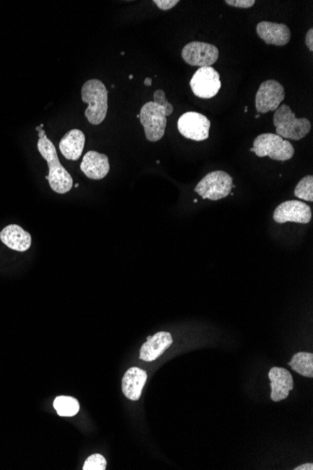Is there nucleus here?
<instances>
[{"instance_id": "nucleus-12", "label": "nucleus", "mask_w": 313, "mask_h": 470, "mask_svg": "<svg viewBox=\"0 0 313 470\" xmlns=\"http://www.w3.org/2000/svg\"><path fill=\"white\" fill-rule=\"evenodd\" d=\"M256 32L268 46H285L291 40V31L285 24L262 21L256 26Z\"/></svg>"}, {"instance_id": "nucleus-16", "label": "nucleus", "mask_w": 313, "mask_h": 470, "mask_svg": "<svg viewBox=\"0 0 313 470\" xmlns=\"http://www.w3.org/2000/svg\"><path fill=\"white\" fill-rule=\"evenodd\" d=\"M0 240L8 248L14 251L23 252L31 249V235L18 225H10L0 232Z\"/></svg>"}, {"instance_id": "nucleus-14", "label": "nucleus", "mask_w": 313, "mask_h": 470, "mask_svg": "<svg viewBox=\"0 0 313 470\" xmlns=\"http://www.w3.org/2000/svg\"><path fill=\"white\" fill-rule=\"evenodd\" d=\"M173 344V337L167 332H156L149 336L140 349V359L144 362H154Z\"/></svg>"}, {"instance_id": "nucleus-8", "label": "nucleus", "mask_w": 313, "mask_h": 470, "mask_svg": "<svg viewBox=\"0 0 313 470\" xmlns=\"http://www.w3.org/2000/svg\"><path fill=\"white\" fill-rule=\"evenodd\" d=\"M211 122L205 115L197 112H187L180 116L177 128L185 138L193 141H203L209 138Z\"/></svg>"}, {"instance_id": "nucleus-13", "label": "nucleus", "mask_w": 313, "mask_h": 470, "mask_svg": "<svg viewBox=\"0 0 313 470\" xmlns=\"http://www.w3.org/2000/svg\"><path fill=\"white\" fill-rule=\"evenodd\" d=\"M271 382V399L280 402L286 399L294 389V379L285 368L273 367L268 373Z\"/></svg>"}, {"instance_id": "nucleus-6", "label": "nucleus", "mask_w": 313, "mask_h": 470, "mask_svg": "<svg viewBox=\"0 0 313 470\" xmlns=\"http://www.w3.org/2000/svg\"><path fill=\"white\" fill-rule=\"evenodd\" d=\"M233 189V178L224 171H213L206 175L197 184L194 191L203 199L209 200H221L231 193Z\"/></svg>"}, {"instance_id": "nucleus-27", "label": "nucleus", "mask_w": 313, "mask_h": 470, "mask_svg": "<svg viewBox=\"0 0 313 470\" xmlns=\"http://www.w3.org/2000/svg\"><path fill=\"white\" fill-rule=\"evenodd\" d=\"M295 470H312L313 469V465L311 463H307L304 464V465H301L299 466H297V469H295Z\"/></svg>"}, {"instance_id": "nucleus-9", "label": "nucleus", "mask_w": 313, "mask_h": 470, "mask_svg": "<svg viewBox=\"0 0 313 470\" xmlns=\"http://www.w3.org/2000/svg\"><path fill=\"white\" fill-rule=\"evenodd\" d=\"M191 91L201 99H211L221 88L220 74L212 67L199 68L190 82Z\"/></svg>"}, {"instance_id": "nucleus-10", "label": "nucleus", "mask_w": 313, "mask_h": 470, "mask_svg": "<svg viewBox=\"0 0 313 470\" xmlns=\"http://www.w3.org/2000/svg\"><path fill=\"white\" fill-rule=\"evenodd\" d=\"M182 58L191 66L211 67L218 58V49L213 44L191 41L183 48Z\"/></svg>"}, {"instance_id": "nucleus-32", "label": "nucleus", "mask_w": 313, "mask_h": 470, "mask_svg": "<svg viewBox=\"0 0 313 470\" xmlns=\"http://www.w3.org/2000/svg\"><path fill=\"white\" fill-rule=\"evenodd\" d=\"M255 118H260V115H257Z\"/></svg>"}, {"instance_id": "nucleus-20", "label": "nucleus", "mask_w": 313, "mask_h": 470, "mask_svg": "<svg viewBox=\"0 0 313 470\" xmlns=\"http://www.w3.org/2000/svg\"><path fill=\"white\" fill-rule=\"evenodd\" d=\"M54 409L61 417H73L80 410L79 402L70 397H58L54 401Z\"/></svg>"}, {"instance_id": "nucleus-5", "label": "nucleus", "mask_w": 313, "mask_h": 470, "mask_svg": "<svg viewBox=\"0 0 313 470\" xmlns=\"http://www.w3.org/2000/svg\"><path fill=\"white\" fill-rule=\"evenodd\" d=\"M168 116L167 110L154 102L147 103L142 107L139 118L149 141L156 142L164 138Z\"/></svg>"}, {"instance_id": "nucleus-1", "label": "nucleus", "mask_w": 313, "mask_h": 470, "mask_svg": "<svg viewBox=\"0 0 313 470\" xmlns=\"http://www.w3.org/2000/svg\"><path fill=\"white\" fill-rule=\"evenodd\" d=\"M38 150L46 160L49 168V174L46 178L49 181L53 191L64 195L69 193L73 186V180L69 172L59 162L57 150L52 141L44 135L37 143Z\"/></svg>"}, {"instance_id": "nucleus-23", "label": "nucleus", "mask_w": 313, "mask_h": 470, "mask_svg": "<svg viewBox=\"0 0 313 470\" xmlns=\"http://www.w3.org/2000/svg\"><path fill=\"white\" fill-rule=\"evenodd\" d=\"M153 102L158 103V105L164 107L167 110L168 114L169 116L173 114L174 106L168 102L166 96H165V92L162 89H158L154 92V101Z\"/></svg>"}, {"instance_id": "nucleus-19", "label": "nucleus", "mask_w": 313, "mask_h": 470, "mask_svg": "<svg viewBox=\"0 0 313 470\" xmlns=\"http://www.w3.org/2000/svg\"><path fill=\"white\" fill-rule=\"evenodd\" d=\"M289 365L301 376L313 377V355L312 353L299 352L295 354Z\"/></svg>"}, {"instance_id": "nucleus-18", "label": "nucleus", "mask_w": 313, "mask_h": 470, "mask_svg": "<svg viewBox=\"0 0 313 470\" xmlns=\"http://www.w3.org/2000/svg\"><path fill=\"white\" fill-rule=\"evenodd\" d=\"M85 143V136L82 131L70 130L59 142V150L67 160H78L82 156Z\"/></svg>"}, {"instance_id": "nucleus-7", "label": "nucleus", "mask_w": 313, "mask_h": 470, "mask_svg": "<svg viewBox=\"0 0 313 470\" xmlns=\"http://www.w3.org/2000/svg\"><path fill=\"white\" fill-rule=\"evenodd\" d=\"M285 99V89L276 80L262 82L255 96V108L260 114L276 111Z\"/></svg>"}, {"instance_id": "nucleus-2", "label": "nucleus", "mask_w": 313, "mask_h": 470, "mask_svg": "<svg viewBox=\"0 0 313 470\" xmlns=\"http://www.w3.org/2000/svg\"><path fill=\"white\" fill-rule=\"evenodd\" d=\"M83 102L87 103L85 116L92 125H100L108 111V91L99 79H90L82 87Z\"/></svg>"}, {"instance_id": "nucleus-31", "label": "nucleus", "mask_w": 313, "mask_h": 470, "mask_svg": "<svg viewBox=\"0 0 313 470\" xmlns=\"http://www.w3.org/2000/svg\"><path fill=\"white\" fill-rule=\"evenodd\" d=\"M132 78H134V76H132L131 74V76H129V79H132Z\"/></svg>"}, {"instance_id": "nucleus-17", "label": "nucleus", "mask_w": 313, "mask_h": 470, "mask_svg": "<svg viewBox=\"0 0 313 470\" xmlns=\"http://www.w3.org/2000/svg\"><path fill=\"white\" fill-rule=\"evenodd\" d=\"M147 374L146 371L138 367L129 368L124 374L122 379V392L128 399L138 401L142 391L146 385Z\"/></svg>"}, {"instance_id": "nucleus-21", "label": "nucleus", "mask_w": 313, "mask_h": 470, "mask_svg": "<svg viewBox=\"0 0 313 470\" xmlns=\"http://www.w3.org/2000/svg\"><path fill=\"white\" fill-rule=\"evenodd\" d=\"M295 195L302 200L313 202L312 175H306L298 183L295 189Z\"/></svg>"}, {"instance_id": "nucleus-30", "label": "nucleus", "mask_w": 313, "mask_h": 470, "mask_svg": "<svg viewBox=\"0 0 313 470\" xmlns=\"http://www.w3.org/2000/svg\"><path fill=\"white\" fill-rule=\"evenodd\" d=\"M78 187H79V184H78V183H76V184H75V188H78Z\"/></svg>"}, {"instance_id": "nucleus-15", "label": "nucleus", "mask_w": 313, "mask_h": 470, "mask_svg": "<svg viewBox=\"0 0 313 470\" xmlns=\"http://www.w3.org/2000/svg\"><path fill=\"white\" fill-rule=\"evenodd\" d=\"M81 170L90 180H102L110 171V163L107 155L97 151H88L83 158Z\"/></svg>"}, {"instance_id": "nucleus-11", "label": "nucleus", "mask_w": 313, "mask_h": 470, "mask_svg": "<svg viewBox=\"0 0 313 470\" xmlns=\"http://www.w3.org/2000/svg\"><path fill=\"white\" fill-rule=\"evenodd\" d=\"M312 216V209L308 205L298 200H289L276 208L273 218L277 224L291 222L306 225L311 222Z\"/></svg>"}, {"instance_id": "nucleus-25", "label": "nucleus", "mask_w": 313, "mask_h": 470, "mask_svg": "<svg viewBox=\"0 0 313 470\" xmlns=\"http://www.w3.org/2000/svg\"><path fill=\"white\" fill-rule=\"evenodd\" d=\"M153 2H154L161 11H169L171 9L175 7V6L177 5V3H179V0H154Z\"/></svg>"}, {"instance_id": "nucleus-26", "label": "nucleus", "mask_w": 313, "mask_h": 470, "mask_svg": "<svg viewBox=\"0 0 313 470\" xmlns=\"http://www.w3.org/2000/svg\"><path fill=\"white\" fill-rule=\"evenodd\" d=\"M305 43L307 47L309 49V51H313V29H309V31L307 32Z\"/></svg>"}, {"instance_id": "nucleus-3", "label": "nucleus", "mask_w": 313, "mask_h": 470, "mask_svg": "<svg viewBox=\"0 0 313 470\" xmlns=\"http://www.w3.org/2000/svg\"><path fill=\"white\" fill-rule=\"evenodd\" d=\"M274 125L277 135L283 139H303L312 129L308 118H297L295 114L287 105L280 106L274 115Z\"/></svg>"}, {"instance_id": "nucleus-22", "label": "nucleus", "mask_w": 313, "mask_h": 470, "mask_svg": "<svg viewBox=\"0 0 313 470\" xmlns=\"http://www.w3.org/2000/svg\"><path fill=\"white\" fill-rule=\"evenodd\" d=\"M107 463L102 454H95L90 455L85 460L83 470H105Z\"/></svg>"}, {"instance_id": "nucleus-4", "label": "nucleus", "mask_w": 313, "mask_h": 470, "mask_svg": "<svg viewBox=\"0 0 313 470\" xmlns=\"http://www.w3.org/2000/svg\"><path fill=\"white\" fill-rule=\"evenodd\" d=\"M255 153L258 157H270L275 160H288L293 158L295 148L287 140L274 133H262L253 142Z\"/></svg>"}, {"instance_id": "nucleus-24", "label": "nucleus", "mask_w": 313, "mask_h": 470, "mask_svg": "<svg viewBox=\"0 0 313 470\" xmlns=\"http://www.w3.org/2000/svg\"><path fill=\"white\" fill-rule=\"evenodd\" d=\"M224 3L227 5L232 6V7L240 9H249L255 6V0H226Z\"/></svg>"}, {"instance_id": "nucleus-28", "label": "nucleus", "mask_w": 313, "mask_h": 470, "mask_svg": "<svg viewBox=\"0 0 313 470\" xmlns=\"http://www.w3.org/2000/svg\"><path fill=\"white\" fill-rule=\"evenodd\" d=\"M144 86H147V87H149V86H152V79L149 78V77H147L146 80H144Z\"/></svg>"}, {"instance_id": "nucleus-29", "label": "nucleus", "mask_w": 313, "mask_h": 470, "mask_svg": "<svg viewBox=\"0 0 313 470\" xmlns=\"http://www.w3.org/2000/svg\"><path fill=\"white\" fill-rule=\"evenodd\" d=\"M250 150L252 151V153H255V148H250Z\"/></svg>"}]
</instances>
